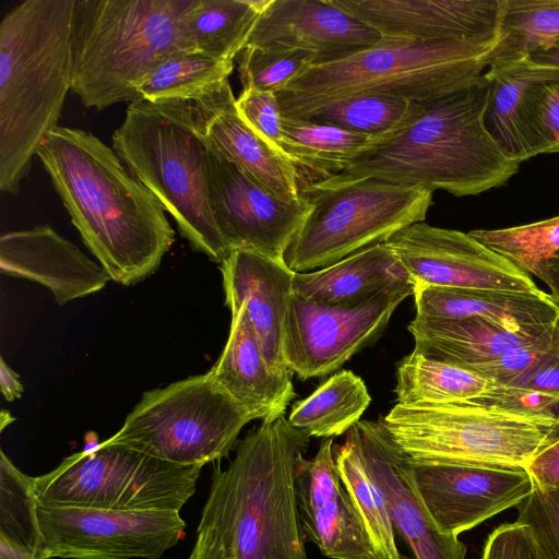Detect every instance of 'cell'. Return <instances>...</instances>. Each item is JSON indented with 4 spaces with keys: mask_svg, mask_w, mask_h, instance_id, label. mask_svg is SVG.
<instances>
[{
    "mask_svg": "<svg viewBox=\"0 0 559 559\" xmlns=\"http://www.w3.org/2000/svg\"><path fill=\"white\" fill-rule=\"evenodd\" d=\"M488 79L443 96L413 102L405 120L354 156L330 164L309 183L325 188L374 178L405 187L475 195L504 185L520 167L484 123Z\"/></svg>",
    "mask_w": 559,
    "mask_h": 559,
    "instance_id": "obj_1",
    "label": "cell"
},
{
    "mask_svg": "<svg viewBox=\"0 0 559 559\" xmlns=\"http://www.w3.org/2000/svg\"><path fill=\"white\" fill-rule=\"evenodd\" d=\"M36 156L110 280L130 286L158 269L175 231L160 202L112 147L88 131L58 126Z\"/></svg>",
    "mask_w": 559,
    "mask_h": 559,
    "instance_id": "obj_2",
    "label": "cell"
},
{
    "mask_svg": "<svg viewBox=\"0 0 559 559\" xmlns=\"http://www.w3.org/2000/svg\"><path fill=\"white\" fill-rule=\"evenodd\" d=\"M75 0H24L0 23V190L17 194L72 90Z\"/></svg>",
    "mask_w": 559,
    "mask_h": 559,
    "instance_id": "obj_3",
    "label": "cell"
},
{
    "mask_svg": "<svg viewBox=\"0 0 559 559\" xmlns=\"http://www.w3.org/2000/svg\"><path fill=\"white\" fill-rule=\"evenodd\" d=\"M309 440L282 415L251 430L228 466L214 469L199 526L235 559H308L295 478Z\"/></svg>",
    "mask_w": 559,
    "mask_h": 559,
    "instance_id": "obj_4",
    "label": "cell"
},
{
    "mask_svg": "<svg viewBox=\"0 0 559 559\" xmlns=\"http://www.w3.org/2000/svg\"><path fill=\"white\" fill-rule=\"evenodd\" d=\"M111 139L116 154L171 215L190 247L222 263L230 250L210 205L207 146L191 102L130 103Z\"/></svg>",
    "mask_w": 559,
    "mask_h": 559,
    "instance_id": "obj_5",
    "label": "cell"
},
{
    "mask_svg": "<svg viewBox=\"0 0 559 559\" xmlns=\"http://www.w3.org/2000/svg\"><path fill=\"white\" fill-rule=\"evenodd\" d=\"M191 0H75L72 91L86 108L139 102L138 85L182 51L180 21Z\"/></svg>",
    "mask_w": 559,
    "mask_h": 559,
    "instance_id": "obj_6",
    "label": "cell"
},
{
    "mask_svg": "<svg viewBox=\"0 0 559 559\" xmlns=\"http://www.w3.org/2000/svg\"><path fill=\"white\" fill-rule=\"evenodd\" d=\"M492 48L472 41L382 38L344 58L311 64L276 94L280 106L355 94L428 100L478 81Z\"/></svg>",
    "mask_w": 559,
    "mask_h": 559,
    "instance_id": "obj_7",
    "label": "cell"
},
{
    "mask_svg": "<svg viewBox=\"0 0 559 559\" xmlns=\"http://www.w3.org/2000/svg\"><path fill=\"white\" fill-rule=\"evenodd\" d=\"M379 421L416 463L526 468L559 432L554 415L476 403H396Z\"/></svg>",
    "mask_w": 559,
    "mask_h": 559,
    "instance_id": "obj_8",
    "label": "cell"
},
{
    "mask_svg": "<svg viewBox=\"0 0 559 559\" xmlns=\"http://www.w3.org/2000/svg\"><path fill=\"white\" fill-rule=\"evenodd\" d=\"M433 191L368 178L334 187L300 185L312 211L284 254L295 273L328 267L424 222Z\"/></svg>",
    "mask_w": 559,
    "mask_h": 559,
    "instance_id": "obj_9",
    "label": "cell"
},
{
    "mask_svg": "<svg viewBox=\"0 0 559 559\" xmlns=\"http://www.w3.org/2000/svg\"><path fill=\"white\" fill-rule=\"evenodd\" d=\"M254 419L206 372L144 392L107 441L174 464L204 466L227 456Z\"/></svg>",
    "mask_w": 559,
    "mask_h": 559,
    "instance_id": "obj_10",
    "label": "cell"
},
{
    "mask_svg": "<svg viewBox=\"0 0 559 559\" xmlns=\"http://www.w3.org/2000/svg\"><path fill=\"white\" fill-rule=\"evenodd\" d=\"M202 467L174 464L105 440L34 477V486L38 502L46 506L180 511L194 495Z\"/></svg>",
    "mask_w": 559,
    "mask_h": 559,
    "instance_id": "obj_11",
    "label": "cell"
},
{
    "mask_svg": "<svg viewBox=\"0 0 559 559\" xmlns=\"http://www.w3.org/2000/svg\"><path fill=\"white\" fill-rule=\"evenodd\" d=\"M36 559H158L186 535L179 511L37 504Z\"/></svg>",
    "mask_w": 559,
    "mask_h": 559,
    "instance_id": "obj_12",
    "label": "cell"
},
{
    "mask_svg": "<svg viewBox=\"0 0 559 559\" xmlns=\"http://www.w3.org/2000/svg\"><path fill=\"white\" fill-rule=\"evenodd\" d=\"M414 285L388 290L355 305H326L293 295L286 313L283 358L306 380L323 377L373 343Z\"/></svg>",
    "mask_w": 559,
    "mask_h": 559,
    "instance_id": "obj_13",
    "label": "cell"
},
{
    "mask_svg": "<svg viewBox=\"0 0 559 559\" xmlns=\"http://www.w3.org/2000/svg\"><path fill=\"white\" fill-rule=\"evenodd\" d=\"M205 173L210 205L230 252L246 249L284 261L313 204L301 194L293 202L278 199L209 146Z\"/></svg>",
    "mask_w": 559,
    "mask_h": 559,
    "instance_id": "obj_14",
    "label": "cell"
},
{
    "mask_svg": "<svg viewBox=\"0 0 559 559\" xmlns=\"http://www.w3.org/2000/svg\"><path fill=\"white\" fill-rule=\"evenodd\" d=\"M386 243L415 286L538 293L533 278L468 233L419 222Z\"/></svg>",
    "mask_w": 559,
    "mask_h": 559,
    "instance_id": "obj_15",
    "label": "cell"
},
{
    "mask_svg": "<svg viewBox=\"0 0 559 559\" xmlns=\"http://www.w3.org/2000/svg\"><path fill=\"white\" fill-rule=\"evenodd\" d=\"M407 467L437 527L455 537L520 504L534 488L524 467L416 463L408 459Z\"/></svg>",
    "mask_w": 559,
    "mask_h": 559,
    "instance_id": "obj_16",
    "label": "cell"
},
{
    "mask_svg": "<svg viewBox=\"0 0 559 559\" xmlns=\"http://www.w3.org/2000/svg\"><path fill=\"white\" fill-rule=\"evenodd\" d=\"M298 516L305 539L330 559H382L340 478L333 438L316 455L300 460L295 478Z\"/></svg>",
    "mask_w": 559,
    "mask_h": 559,
    "instance_id": "obj_17",
    "label": "cell"
},
{
    "mask_svg": "<svg viewBox=\"0 0 559 559\" xmlns=\"http://www.w3.org/2000/svg\"><path fill=\"white\" fill-rule=\"evenodd\" d=\"M382 38L457 40L493 46L502 0H332Z\"/></svg>",
    "mask_w": 559,
    "mask_h": 559,
    "instance_id": "obj_18",
    "label": "cell"
},
{
    "mask_svg": "<svg viewBox=\"0 0 559 559\" xmlns=\"http://www.w3.org/2000/svg\"><path fill=\"white\" fill-rule=\"evenodd\" d=\"M368 469L382 491L395 532L408 545L415 559H466L459 537L442 533L417 493L407 457L394 444L380 421L354 425Z\"/></svg>",
    "mask_w": 559,
    "mask_h": 559,
    "instance_id": "obj_19",
    "label": "cell"
},
{
    "mask_svg": "<svg viewBox=\"0 0 559 559\" xmlns=\"http://www.w3.org/2000/svg\"><path fill=\"white\" fill-rule=\"evenodd\" d=\"M381 39L332 0H266L248 45L306 49L317 55V63H324Z\"/></svg>",
    "mask_w": 559,
    "mask_h": 559,
    "instance_id": "obj_20",
    "label": "cell"
},
{
    "mask_svg": "<svg viewBox=\"0 0 559 559\" xmlns=\"http://www.w3.org/2000/svg\"><path fill=\"white\" fill-rule=\"evenodd\" d=\"M206 145L285 202L300 198L299 173L282 151L261 138L240 116L229 82L191 102Z\"/></svg>",
    "mask_w": 559,
    "mask_h": 559,
    "instance_id": "obj_21",
    "label": "cell"
},
{
    "mask_svg": "<svg viewBox=\"0 0 559 559\" xmlns=\"http://www.w3.org/2000/svg\"><path fill=\"white\" fill-rule=\"evenodd\" d=\"M219 270L226 306L230 311L243 308L269 366L289 371L283 358V336L296 273L284 261L246 249L233 250Z\"/></svg>",
    "mask_w": 559,
    "mask_h": 559,
    "instance_id": "obj_22",
    "label": "cell"
},
{
    "mask_svg": "<svg viewBox=\"0 0 559 559\" xmlns=\"http://www.w3.org/2000/svg\"><path fill=\"white\" fill-rule=\"evenodd\" d=\"M0 270L47 287L59 305L97 293L110 280L102 266L49 225L3 234Z\"/></svg>",
    "mask_w": 559,
    "mask_h": 559,
    "instance_id": "obj_23",
    "label": "cell"
},
{
    "mask_svg": "<svg viewBox=\"0 0 559 559\" xmlns=\"http://www.w3.org/2000/svg\"><path fill=\"white\" fill-rule=\"evenodd\" d=\"M230 313L227 342L207 372L258 419L267 421L285 415L286 407L295 396L292 372L275 371L269 366L242 307Z\"/></svg>",
    "mask_w": 559,
    "mask_h": 559,
    "instance_id": "obj_24",
    "label": "cell"
},
{
    "mask_svg": "<svg viewBox=\"0 0 559 559\" xmlns=\"http://www.w3.org/2000/svg\"><path fill=\"white\" fill-rule=\"evenodd\" d=\"M416 317L477 319L510 330L539 329L559 319V301L538 293L415 286Z\"/></svg>",
    "mask_w": 559,
    "mask_h": 559,
    "instance_id": "obj_25",
    "label": "cell"
},
{
    "mask_svg": "<svg viewBox=\"0 0 559 559\" xmlns=\"http://www.w3.org/2000/svg\"><path fill=\"white\" fill-rule=\"evenodd\" d=\"M558 325L559 319L544 328L518 331L477 319L415 317L407 329L414 337L413 352L466 368L547 338Z\"/></svg>",
    "mask_w": 559,
    "mask_h": 559,
    "instance_id": "obj_26",
    "label": "cell"
},
{
    "mask_svg": "<svg viewBox=\"0 0 559 559\" xmlns=\"http://www.w3.org/2000/svg\"><path fill=\"white\" fill-rule=\"evenodd\" d=\"M413 284L386 242L360 250L312 272L296 273L294 294L326 305H355Z\"/></svg>",
    "mask_w": 559,
    "mask_h": 559,
    "instance_id": "obj_27",
    "label": "cell"
},
{
    "mask_svg": "<svg viewBox=\"0 0 559 559\" xmlns=\"http://www.w3.org/2000/svg\"><path fill=\"white\" fill-rule=\"evenodd\" d=\"M396 403H476L511 407L513 391L463 367L412 352L396 371ZM512 408V407H511Z\"/></svg>",
    "mask_w": 559,
    "mask_h": 559,
    "instance_id": "obj_28",
    "label": "cell"
},
{
    "mask_svg": "<svg viewBox=\"0 0 559 559\" xmlns=\"http://www.w3.org/2000/svg\"><path fill=\"white\" fill-rule=\"evenodd\" d=\"M556 69L530 59L489 68V94L484 116L486 130L503 154L520 163L534 157L526 121L525 96L530 85Z\"/></svg>",
    "mask_w": 559,
    "mask_h": 559,
    "instance_id": "obj_29",
    "label": "cell"
},
{
    "mask_svg": "<svg viewBox=\"0 0 559 559\" xmlns=\"http://www.w3.org/2000/svg\"><path fill=\"white\" fill-rule=\"evenodd\" d=\"M266 0H191L180 21L182 49L234 62L247 47Z\"/></svg>",
    "mask_w": 559,
    "mask_h": 559,
    "instance_id": "obj_30",
    "label": "cell"
},
{
    "mask_svg": "<svg viewBox=\"0 0 559 559\" xmlns=\"http://www.w3.org/2000/svg\"><path fill=\"white\" fill-rule=\"evenodd\" d=\"M370 402L364 380L350 370H342L295 403L287 420L309 437L333 438L356 425Z\"/></svg>",
    "mask_w": 559,
    "mask_h": 559,
    "instance_id": "obj_31",
    "label": "cell"
},
{
    "mask_svg": "<svg viewBox=\"0 0 559 559\" xmlns=\"http://www.w3.org/2000/svg\"><path fill=\"white\" fill-rule=\"evenodd\" d=\"M412 103L383 94H355L317 104L280 107L282 118L329 124L378 139L405 120Z\"/></svg>",
    "mask_w": 559,
    "mask_h": 559,
    "instance_id": "obj_32",
    "label": "cell"
},
{
    "mask_svg": "<svg viewBox=\"0 0 559 559\" xmlns=\"http://www.w3.org/2000/svg\"><path fill=\"white\" fill-rule=\"evenodd\" d=\"M336 468L343 486L360 513L373 546L382 559H403L386 500L366 464L355 426L345 441L334 447Z\"/></svg>",
    "mask_w": 559,
    "mask_h": 559,
    "instance_id": "obj_33",
    "label": "cell"
},
{
    "mask_svg": "<svg viewBox=\"0 0 559 559\" xmlns=\"http://www.w3.org/2000/svg\"><path fill=\"white\" fill-rule=\"evenodd\" d=\"M559 38V0H502L498 39L486 68L526 59Z\"/></svg>",
    "mask_w": 559,
    "mask_h": 559,
    "instance_id": "obj_34",
    "label": "cell"
},
{
    "mask_svg": "<svg viewBox=\"0 0 559 559\" xmlns=\"http://www.w3.org/2000/svg\"><path fill=\"white\" fill-rule=\"evenodd\" d=\"M234 62L182 50L157 66L136 87L140 100L195 102L229 82Z\"/></svg>",
    "mask_w": 559,
    "mask_h": 559,
    "instance_id": "obj_35",
    "label": "cell"
},
{
    "mask_svg": "<svg viewBox=\"0 0 559 559\" xmlns=\"http://www.w3.org/2000/svg\"><path fill=\"white\" fill-rule=\"evenodd\" d=\"M282 119L281 147L297 167L299 178L302 174L316 176L330 164L354 156L372 140L329 124Z\"/></svg>",
    "mask_w": 559,
    "mask_h": 559,
    "instance_id": "obj_36",
    "label": "cell"
},
{
    "mask_svg": "<svg viewBox=\"0 0 559 559\" xmlns=\"http://www.w3.org/2000/svg\"><path fill=\"white\" fill-rule=\"evenodd\" d=\"M38 500L34 477L21 472L0 451V550L36 556L39 543Z\"/></svg>",
    "mask_w": 559,
    "mask_h": 559,
    "instance_id": "obj_37",
    "label": "cell"
},
{
    "mask_svg": "<svg viewBox=\"0 0 559 559\" xmlns=\"http://www.w3.org/2000/svg\"><path fill=\"white\" fill-rule=\"evenodd\" d=\"M520 270L537 278L559 255V215L521 226L468 233Z\"/></svg>",
    "mask_w": 559,
    "mask_h": 559,
    "instance_id": "obj_38",
    "label": "cell"
},
{
    "mask_svg": "<svg viewBox=\"0 0 559 559\" xmlns=\"http://www.w3.org/2000/svg\"><path fill=\"white\" fill-rule=\"evenodd\" d=\"M317 60V55L306 49L248 45L239 55L242 90L278 93Z\"/></svg>",
    "mask_w": 559,
    "mask_h": 559,
    "instance_id": "obj_39",
    "label": "cell"
},
{
    "mask_svg": "<svg viewBox=\"0 0 559 559\" xmlns=\"http://www.w3.org/2000/svg\"><path fill=\"white\" fill-rule=\"evenodd\" d=\"M525 110L534 156L559 153V70L530 85Z\"/></svg>",
    "mask_w": 559,
    "mask_h": 559,
    "instance_id": "obj_40",
    "label": "cell"
},
{
    "mask_svg": "<svg viewBox=\"0 0 559 559\" xmlns=\"http://www.w3.org/2000/svg\"><path fill=\"white\" fill-rule=\"evenodd\" d=\"M518 511L516 521L528 526L544 559H559V488L534 485Z\"/></svg>",
    "mask_w": 559,
    "mask_h": 559,
    "instance_id": "obj_41",
    "label": "cell"
},
{
    "mask_svg": "<svg viewBox=\"0 0 559 559\" xmlns=\"http://www.w3.org/2000/svg\"><path fill=\"white\" fill-rule=\"evenodd\" d=\"M236 106L243 120L261 138L275 148L282 151L283 119L275 92L255 88L242 90L238 98H236Z\"/></svg>",
    "mask_w": 559,
    "mask_h": 559,
    "instance_id": "obj_42",
    "label": "cell"
},
{
    "mask_svg": "<svg viewBox=\"0 0 559 559\" xmlns=\"http://www.w3.org/2000/svg\"><path fill=\"white\" fill-rule=\"evenodd\" d=\"M481 559H544L531 530L518 521L497 527L487 538Z\"/></svg>",
    "mask_w": 559,
    "mask_h": 559,
    "instance_id": "obj_43",
    "label": "cell"
},
{
    "mask_svg": "<svg viewBox=\"0 0 559 559\" xmlns=\"http://www.w3.org/2000/svg\"><path fill=\"white\" fill-rule=\"evenodd\" d=\"M526 471L534 485L559 488V432L535 454Z\"/></svg>",
    "mask_w": 559,
    "mask_h": 559,
    "instance_id": "obj_44",
    "label": "cell"
},
{
    "mask_svg": "<svg viewBox=\"0 0 559 559\" xmlns=\"http://www.w3.org/2000/svg\"><path fill=\"white\" fill-rule=\"evenodd\" d=\"M197 539L188 559H235L228 546L212 530L198 526Z\"/></svg>",
    "mask_w": 559,
    "mask_h": 559,
    "instance_id": "obj_45",
    "label": "cell"
},
{
    "mask_svg": "<svg viewBox=\"0 0 559 559\" xmlns=\"http://www.w3.org/2000/svg\"><path fill=\"white\" fill-rule=\"evenodd\" d=\"M0 389L7 401L19 399L23 392L19 374L7 365L2 357L0 358Z\"/></svg>",
    "mask_w": 559,
    "mask_h": 559,
    "instance_id": "obj_46",
    "label": "cell"
},
{
    "mask_svg": "<svg viewBox=\"0 0 559 559\" xmlns=\"http://www.w3.org/2000/svg\"><path fill=\"white\" fill-rule=\"evenodd\" d=\"M527 59L537 66L559 70V38L547 47L532 52Z\"/></svg>",
    "mask_w": 559,
    "mask_h": 559,
    "instance_id": "obj_47",
    "label": "cell"
},
{
    "mask_svg": "<svg viewBox=\"0 0 559 559\" xmlns=\"http://www.w3.org/2000/svg\"><path fill=\"white\" fill-rule=\"evenodd\" d=\"M539 280L549 287L551 296L559 301V255L544 267Z\"/></svg>",
    "mask_w": 559,
    "mask_h": 559,
    "instance_id": "obj_48",
    "label": "cell"
},
{
    "mask_svg": "<svg viewBox=\"0 0 559 559\" xmlns=\"http://www.w3.org/2000/svg\"><path fill=\"white\" fill-rule=\"evenodd\" d=\"M14 420L11 413L9 411H1L0 413V430L2 431L8 425H10Z\"/></svg>",
    "mask_w": 559,
    "mask_h": 559,
    "instance_id": "obj_49",
    "label": "cell"
}]
</instances>
